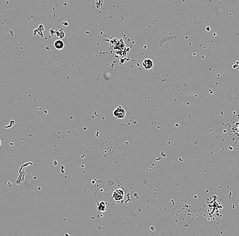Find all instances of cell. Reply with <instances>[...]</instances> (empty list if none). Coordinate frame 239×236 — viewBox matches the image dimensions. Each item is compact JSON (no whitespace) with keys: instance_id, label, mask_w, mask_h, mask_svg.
<instances>
[{"instance_id":"obj_1","label":"cell","mask_w":239,"mask_h":236,"mask_svg":"<svg viewBox=\"0 0 239 236\" xmlns=\"http://www.w3.org/2000/svg\"><path fill=\"white\" fill-rule=\"evenodd\" d=\"M113 115H114L116 119L122 120L126 116V111L122 106H119L113 111Z\"/></svg>"},{"instance_id":"obj_2","label":"cell","mask_w":239,"mask_h":236,"mask_svg":"<svg viewBox=\"0 0 239 236\" xmlns=\"http://www.w3.org/2000/svg\"><path fill=\"white\" fill-rule=\"evenodd\" d=\"M112 197L116 202H121L124 199V191L122 189H116L113 193Z\"/></svg>"},{"instance_id":"obj_3","label":"cell","mask_w":239,"mask_h":236,"mask_svg":"<svg viewBox=\"0 0 239 236\" xmlns=\"http://www.w3.org/2000/svg\"><path fill=\"white\" fill-rule=\"evenodd\" d=\"M153 65H154V63H153L152 60L149 59V58H146V59H145L143 61V63H142V65H143V68L145 69H151V67H153Z\"/></svg>"},{"instance_id":"obj_4","label":"cell","mask_w":239,"mask_h":236,"mask_svg":"<svg viewBox=\"0 0 239 236\" xmlns=\"http://www.w3.org/2000/svg\"><path fill=\"white\" fill-rule=\"evenodd\" d=\"M54 48L57 50H61V49L63 48L64 47V42L62 41L61 40H58L54 42Z\"/></svg>"},{"instance_id":"obj_5","label":"cell","mask_w":239,"mask_h":236,"mask_svg":"<svg viewBox=\"0 0 239 236\" xmlns=\"http://www.w3.org/2000/svg\"><path fill=\"white\" fill-rule=\"evenodd\" d=\"M98 209L100 212H105L106 210V206H105V204L104 202H101L99 204H98Z\"/></svg>"},{"instance_id":"obj_6","label":"cell","mask_w":239,"mask_h":236,"mask_svg":"<svg viewBox=\"0 0 239 236\" xmlns=\"http://www.w3.org/2000/svg\"><path fill=\"white\" fill-rule=\"evenodd\" d=\"M234 129L235 133L238 134V136H239V123L236 124V125L234 127Z\"/></svg>"},{"instance_id":"obj_7","label":"cell","mask_w":239,"mask_h":236,"mask_svg":"<svg viewBox=\"0 0 239 236\" xmlns=\"http://www.w3.org/2000/svg\"><path fill=\"white\" fill-rule=\"evenodd\" d=\"M1 140H0V146H1Z\"/></svg>"}]
</instances>
